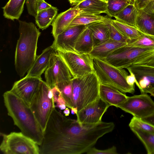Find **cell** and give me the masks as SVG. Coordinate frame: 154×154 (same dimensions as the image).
I'll return each mask as SVG.
<instances>
[{"instance_id": "1", "label": "cell", "mask_w": 154, "mask_h": 154, "mask_svg": "<svg viewBox=\"0 0 154 154\" xmlns=\"http://www.w3.org/2000/svg\"><path fill=\"white\" fill-rule=\"evenodd\" d=\"M113 122L80 124L68 118L55 108L44 132L40 154H80L86 152L98 140L112 131Z\"/></svg>"}, {"instance_id": "2", "label": "cell", "mask_w": 154, "mask_h": 154, "mask_svg": "<svg viewBox=\"0 0 154 154\" xmlns=\"http://www.w3.org/2000/svg\"><path fill=\"white\" fill-rule=\"evenodd\" d=\"M3 97L8 114L13 119L14 124L24 134L40 146L44 131L29 105L10 91L5 92Z\"/></svg>"}, {"instance_id": "3", "label": "cell", "mask_w": 154, "mask_h": 154, "mask_svg": "<svg viewBox=\"0 0 154 154\" xmlns=\"http://www.w3.org/2000/svg\"><path fill=\"white\" fill-rule=\"evenodd\" d=\"M20 35L15 55V67L17 74L23 76L34 63L41 32L32 22L18 20Z\"/></svg>"}, {"instance_id": "4", "label": "cell", "mask_w": 154, "mask_h": 154, "mask_svg": "<svg viewBox=\"0 0 154 154\" xmlns=\"http://www.w3.org/2000/svg\"><path fill=\"white\" fill-rule=\"evenodd\" d=\"M73 107L78 112L99 96L100 84L95 72L72 80Z\"/></svg>"}, {"instance_id": "5", "label": "cell", "mask_w": 154, "mask_h": 154, "mask_svg": "<svg viewBox=\"0 0 154 154\" xmlns=\"http://www.w3.org/2000/svg\"><path fill=\"white\" fill-rule=\"evenodd\" d=\"M93 67L100 83L114 87L123 93H134L135 87L126 80L128 72L123 68L114 66L104 60L93 58Z\"/></svg>"}, {"instance_id": "6", "label": "cell", "mask_w": 154, "mask_h": 154, "mask_svg": "<svg viewBox=\"0 0 154 154\" xmlns=\"http://www.w3.org/2000/svg\"><path fill=\"white\" fill-rule=\"evenodd\" d=\"M55 103L51 89L42 80L29 106L44 132L55 108Z\"/></svg>"}, {"instance_id": "7", "label": "cell", "mask_w": 154, "mask_h": 154, "mask_svg": "<svg viewBox=\"0 0 154 154\" xmlns=\"http://www.w3.org/2000/svg\"><path fill=\"white\" fill-rule=\"evenodd\" d=\"M2 137L0 146L5 154H40L39 146L22 132L0 133Z\"/></svg>"}, {"instance_id": "8", "label": "cell", "mask_w": 154, "mask_h": 154, "mask_svg": "<svg viewBox=\"0 0 154 154\" xmlns=\"http://www.w3.org/2000/svg\"><path fill=\"white\" fill-rule=\"evenodd\" d=\"M152 45L141 48L127 44L121 47L118 57L122 67L126 69L132 65L154 67V38Z\"/></svg>"}, {"instance_id": "9", "label": "cell", "mask_w": 154, "mask_h": 154, "mask_svg": "<svg viewBox=\"0 0 154 154\" xmlns=\"http://www.w3.org/2000/svg\"><path fill=\"white\" fill-rule=\"evenodd\" d=\"M119 108L133 116L141 119L154 113V101L147 93L128 96L124 101L119 104Z\"/></svg>"}, {"instance_id": "10", "label": "cell", "mask_w": 154, "mask_h": 154, "mask_svg": "<svg viewBox=\"0 0 154 154\" xmlns=\"http://www.w3.org/2000/svg\"><path fill=\"white\" fill-rule=\"evenodd\" d=\"M57 51L66 64L73 78L81 77L94 71L93 58L89 54Z\"/></svg>"}, {"instance_id": "11", "label": "cell", "mask_w": 154, "mask_h": 154, "mask_svg": "<svg viewBox=\"0 0 154 154\" xmlns=\"http://www.w3.org/2000/svg\"><path fill=\"white\" fill-rule=\"evenodd\" d=\"M45 75V82L51 89L58 83L69 82L73 78L66 64L57 51L51 55Z\"/></svg>"}, {"instance_id": "12", "label": "cell", "mask_w": 154, "mask_h": 154, "mask_svg": "<svg viewBox=\"0 0 154 154\" xmlns=\"http://www.w3.org/2000/svg\"><path fill=\"white\" fill-rule=\"evenodd\" d=\"M110 106L99 97L78 112L77 120L81 124L98 123Z\"/></svg>"}, {"instance_id": "13", "label": "cell", "mask_w": 154, "mask_h": 154, "mask_svg": "<svg viewBox=\"0 0 154 154\" xmlns=\"http://www.w3.org/2000/svg\"><path fill=\"white\" fill-rule=\"evenodd\" d=\"M86 27L84 25L68 27L54 39L51 46L56 51L76 52V41Z\"/></svg>"}, {"instance_id": "14", "label": "cell", "mask_w": 154, "mask_h": 154, "mask_svg": "<svg viewBox=\"0 0 154 154\" xmlns=\"http://www.w3.org/2000/svg\"><path fill=\"white\" fill-rule=\"evenodd\" d=\"M42 81V78L26 76L14 82L10 91L29 105Z\"/></svg>"}, {"instance_id": "15", "label": "cell", "mask_w": 154, "mask_h": 154, "mask_svg": "<svg viewBox=\"0 0 154 154\" xmlns=\"http://www.w3.org/2000/svg\"><path fill=\"white\" fill-rule=\"evenodd\" d=\"M127 68L134 75L141 93L154 88V67L132 65Z\"/></svg>"}, {"instance_id": "16", "label": "cell", "mask_w": 154, "mask_h": 154, "mask_svg": "<svg viewBox=\"0 0 154 154\" xmlns=\"http://www.w3.org/2000/svg\"><path fill=\"white\" fill-rule=\"evenodd\" d=\"M79 13V10L74 7L61 12L56 16L51 24V33L54 39L68 27Z\"/></svg>"}, {"instance_id": "17", "label": "cell", "mask_w": 154, "mask_h": 154, "mask_svg": "<svg viewBox=\"0 0 154 154\" xmlns=\"http://www.w3.org/2000/svg\"><path fill=\"white\" fill-rule=\"evenodd\" d=\"M56 52L51 46L45 49L40 55L37 56L26 76L42 78V75L48 66L51 55Z\"/></svg>"}, {"instance_id": "18", "label": "cell", "mask_w": 154, "mask_h": 154, "mask_svg": "<svg viewBox=\"0 0 154 154\" xmlns=\"http://www.w3.org/2000/svg\"><path fill=\"white\" fill-rule=\"evenodd\" d=\"M111 21L97 22L86 25L91 32L94 46L110 39V26Z\"/></svg>"}, {"instance_id": "19", "label": "cell", "mask_w": 154, "mask_h": 154, "mask_svg": "<svg viewBox=\"0 0 154 154\" xmlns=\"http://www.w3.org/2000/svg\"><path fill=\"white\" fill-rule=\"evenodd\" d=\"M99 96L110 106L116 107L126 100L128 97L123 93L114 87L101 84Z\"/></svg>"}, {"instance_id": "20", "label": "cell", "mask_w": 154, "mask_h": 154, "mask_svg": "<svg viewBox=\"0 0 154 154\" xmlns=\"http://www.w3.org/2000/svg\"><path fill=\"white\" fill-rule=\"evenodd\" d=\"M107 1L106 0H84L74 7L80 13L98 14L105 13L108 15Z\"/></svg>"}, {"instance_id": "21", "label": "cell", "mask_w": 154, "mask_h": 154, "mask_svg": "<svg viewBox=\"0 0 154 154\" xmlns=\"http://www.w3.org/2000/svg\"><path fill=\"white\" fill-rule=\"evenodd\" d=\"M127 43L119 42L111 39L94 46L89 54L91 57L104 59L116 49Z\"/></svg>"}, {"instance_id": "22", "label": "cell", "mask_w": 154, "mask_h": 154, "mask_svg": "<svg viewBox=\"0 0 154 154\" xmlns=\"http://www.w3.org/2000/svg\"><path fill=\"white\" fill-rule=\"evenodd\" d=\"M136 28L141 32L154 36V14L138 10L136 21Z\"/></svg>"}, {"instance_id": "23", "label": "cell", "mask_w": 154, "mask_h": 154, "mask_svg": "<svg viewBox=\"0 0 154 154\" xmlns=\"http://www.w3.org/2000/svg\"><path fill=\"white\" fill-rule=\"evenodd\" d=\"M94 47L91 32L86 27L79 36L75 44V52L80 54H89Z\"/></svg>"}, {"instance_id": "24", "label": "cell", "mask_w": 154, "mask_h": 154, "mask_svg": "<svg viewBox=\"0 0 154 154\" xmlns=\"http://www.w3.org/2000/svg\"><path fill=\"white\" fill-rule=\"evenodd\" d=\"M26 0H9L2 8L5 18L12 20H18L22 13Z\"/></svg>"}, {"instance_id": "25", "label": "cell", "mask_w": 154, "mask_h": 154, "mask_svg": "<svg viewBox=\"0 0 154 154\" xmlns=\"http://www.w3.org/2000/svg\"><path fill=\"white\" fill-rule=\"evenodd\" d=\"M138 10L134 3L130 4L116 14V20L136 28Z\"/></svg>"}, {"instance_id": "26", "label": "cell", "mask_w": 154, "mask_h": 154, "mask_svg": "<svg viewBox=\"0 0 154 154\" xmlns=\"http://www.w3.org/2000/svg\"><path fill=\"white\" fill-rule=\"evenodd\" d=\"M58 11L57 7L52 6L48 9L38 12L35 17L37 26L42 30L47 29L55 18Z\"/></svg>"}, {"instance_id": "27", "label": "cell", "mask_w": 154, "mask_h": 154, "mask_svg": "<svg viewBox=\"0 0 154 154\" xmlns=\"http://www.w3.org/2000/svg\"><path fill=\"white\" fill-rule=\"evenodd\" d=\"M109 16L80 13L73 20L69 26L78 25H86L90 23L100 21L111 20Z\"/></svg>"}, {"instance_id": "28", "label": "cell", "mask_w": 154, "mask_h": 154, "mask_svg": "<svg viewBox=\"0 0 154 154\" xmlns=\"http://www.w3.org/2000/svg\"><path fill=\"white\" fill-rule=\"evenodd\" d=\"M111 23L121 33L129 40L138 39L141 35V32L135 27L116 19H112Z\"/></svg>"}, {"instance_id": "29", "label": "cell", "mask_w": 154, "mask_h": 154, "mask_svg": "<svg viewBox=\"0 0 154 154\" xmlns=\"http://www.w3.org/2000/svg\"><path fill=\"white\" fill-rule=\"evenodd\" d=\"M131 130L142 142L148 154H154V133L135 128Z\"/></svg>"}, {"instance_id": "30", "label": "cell", "mask_w": 154, "mask_h": 154, "mask_svg": "<svg viewBox=\"0 0 154 154\" xmlns=\"http://www.w3.org/2000/svg\"><path fill=\"white\" fill-rule=\"evenodd\" d=\"M59 90L67 107L70 109L73 107L72 80L57 83L55 85Z\"/></svg>"}, {"instance_id": "31", "label": "cell", "mask_w": 154, "mask_h": 154, "mask_svg": "<svg viewBox=\"0 0 154 154\" xmlns=\"http://www.w3.org/2000/svg\"><path fill=\"white\" fill-rule=\"evenodd\" d=\"M108 15L114 17L128 5L134 2L133 0H108L107 1Z\"/></svg>"}, {"instance_id": "32", "label": "cell", "mask_w": 154, "mask_h": 154, "mask_svg": "<svg viewBox=\"0 0 154 154\" xmlns=\"http://www.w3.org/2000/svg\"><path fill=\"white\" fill-rule=\"evenodd\" d=\"M130 128H135L154 133V126L142 119L133 116L129 123Z\"/></svg>"}, {"instance_id": "33", "label": "cell", "mask_w": 154, "mask_h": 154, "mask_svg": "<svg viewBox=\"0 0 154 154\" xmlns=\"http://www.w3.org/2000/svg\"><path fill=\"white\" fill-rule=\"evenodd\" d=\"M110 38L116 41L127 44L129 41V39L121 33L111 23L110 26Z\"/></svg>"}, {"instance_id": "34", "label": "cell", "mask_w": 154, "mask_h": 154, "mask_svg": "<svg viewBox=\"0 0 154 154\" xmlns=\"http://www.w3.org/2000/svg\"><path fill=\"white\" fill-rule=\"evenodd\" d=\"M87 154H117L116 147L113 146L108 149L100 150L94 147H92L86 153Z\"/></svg>"}, {"instance_id": "35", "label": "cell", "mask_w": 154, "mask_h": 154, "mask_svg": "<svg viewBox=\"0 0 154 154\" xmlns=\"http://www.w3.org/2000/svg\"><path fill=\"white\" fill-rule=\"evenodd\" d=\"M38 0H26V5L28 14L34 17H36L37 13V3Z\"/></svg>"}, {"instance_id": "36", "label": "cell", "mask_w": 154, "mask_h": 154, "mask_svg": "<svg viewBox=\"0 0 154 154\" xmlns=\"http://www.w3.org/2000/svg\"><path fill=\"white\" fill-rule=\"evenodd\" d=\"M129 71L130 74L128 75L126 78V80L127 83L130 86L135 87V83L137 86L138 84L134 75L131 70L128 68H126Z\"/></svg>"}, {"instance_id": "37", "label": "cell", "mask_w": 154, "mask_h": 154, "mask_svg": "<svg viewBox=\"0 0 154 154\" xmlns=\"http://www.w3.org/2000/svg\"><path fill=\"white\" fill-rule=\"evenodd\" d=\"M52 6L45 0H38L37 3V11L38 12L48 9Z\"/></svg>"}, {"instance_id": "38", "label": "cell", "mask_w": 154, "mask_h": 154, "mask_svg": "<svg viewBox=\"0 0 154 154\" xmlns=\"http://www.w3.org/2000/svg\"><path fill=\"white\" fill-rule=\"evenodd\" d=\"M152 0H133L134 3L138 10L143 9Z\"/></svg>"}, {"instance_id": "39", "label": "cell", "mask_w": 154, "mask_h": 154, "mask_svg": "<svg viewBox=\"0 0 154 154\" xmlns=\"http://www.w3.org/2000/svg\"><path fill=\"white\" fill-rule=\"evenodd\" d=\"M142 10L147 13L154 14V0L150 1Z\"/></svg>"}, {"instance_id": "40", "label": "cell", "mask_w": 154, "mask_h": 154, "mask_svg": "<svg viewBox=\"0 0 154 154\" xmlns=\"http://www.w3.org/2000/svg\"><path fill=\"white\" fill-rule=\"evenodd\" d=\"M142 119L154 126V113L150 116Z\"/></svg>"}, {"instance_id": "41", "label": "cell", "mask_w": 154, "mask_h": 154, "mask_svg": "<svg viewBox=\"0 0 154 154\" xmlns=\"http://www.w3.org/2000/svg\"><path fill=\"white\" fill-rule=\"evenodd\" d=\"M71 5H76L84 0H68Z\"/></svg>"}, {"instance_id": "42", "label": "cell", "mask_w": 154, "mask_h": 154, "mask_svg": "<svg viewBox=\"0 0 154 154\" xmlns=\"http://www.w3.org/2000/svg\"><path fill=\"white\" fill-rule=\"evenodd\" d=\"M145 93H149L151 96L154 97V88L146 90Z\"/></svg>"}, {"instance_id": "43", "label": "cell", "mask_w": 154, "mask_h": 154, "mask_svg": "<svg viewBox=\"0 0 154 154\" xmlns=\"http://www.w3.org/2000/svg\"><path fill=\"white\" fill-rule=\"evenodd\" d=\"M63 113L64 115L66 116H69L70 113V112L69 109L68 108V107L66 108L63 111Z\"/></svg>"}, {"instance_id": "44", "label": "cell", "mask_w": 154, "mask_h": 154, "mask_svg": "<svg viewBox=\"0 0 154 154\" xmlns=\"http://www.w3.org/2000/svg\"><path fill=\"white\" fill-rule=\"evenodd\" d=\"M71 113L72 114H76L78 113V110L76 107H72L71 109Z\"/></svg>"}, {"instance_id": "45", "label": "cell", "mask_w": 154, "mask_h": 154, "mask_svg": "<svg viewBox=\"0 0 154 154\" xmlns=\"http://www.w3.org/2000/svg\"><path fill=\"white\" fill-rule=\"evenodd\" d=\"M66 106L65 104H61L58 106V107L61 110H64L66 108Z\"/></svg>"}, {"instance_id": "46", "label": "cell", "mask_w": 154, "mask_h": 154, "mask_svg": "<svg viewBox=\"0 0 154 154\" xmlns=\"http://www.w3.org/2000/svg\"><path fill=\"white\" fill-rule=\"evenodd\" d=\"M106 0L107 1V0Z\"/></svg>"}]
</instances>
